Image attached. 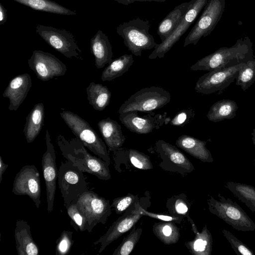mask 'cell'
Wrapping results in <instances>:
<instances>
[{
  "label": "cell",
  "mask_w": 255,
  "mask_h": 255,
  "mask_svg": "<svg viewBox=\"0 0 255 255\" xmlns=\"http://www.w3.org/2000/svg\"><path fill=\"white\" fill-rule=\"evenodd\" d=\"M191 0L176 6L159 23L157 34L161 42H163L173 32L186 13Z\"/></svg>",
  "instance_id": "25"
},
{
  "label": "cell",
  "mask_w": 255,
  "mask_h": 255,
  "mask_svg": "<svg viewBox=\"0 0 255 255\" xmlns=\"http://www.w3.org/2000/svg\"><path fill=\"white\" fill-rule=\"evenodd\" d=\"M90 49L94 56L97 68H102L113 61L112 45L108 36L101 30L91 38Z\"/></svg>",
  "instance_id": "23"
},
{
  "label": "cell",
  "mask_w": 255,
  "mask_h": 255,
  "mask_svg": "<svg viewBox=\"0 0 255 255\" xmlns=\"http://www.w3.org/2000/svg\"><path fill=\"white\" fill-rule=\"evenodd\" d=\"M142 232L141 227L136 228L134 226L129 234L125 237L120 244L115 249L113 255H129L133 251L135 246L138 242Z\"/></svg>",
  "instance_id": "34"
},
{
  "label": "cell",
  "mask_w": 255,
  "mask_h": 255,
  "mask_svg": "<svg viewBox=\"0 0 255 255\" xmlns=\"http://www.w3.org/2000/svg\"><path fill=\"white\" fill-rule=\"evenodd\" d=\"M60 115L73 133L86 147L110 164L111 159L105 142L85 120L69 111H63Z\"/></svg>",
  "instance_id": "5"
},
{
  "label": "cell",
  "mask_w": 255,
  "mask_h": 255,
  "mask_svg": "<svg viewBox=\"0 0 255 255\" xmlns=\"http://www.w3.org/2000/svg\"><path fill=\"white\" fill-rule=\"evenodd\" d=\"M36 31L49 45L67 58L83 59L82 51L70 32L40 24L36 26Z\"/></svg>",
  "instance_id": "10"
},
{
  "label": "cell",
  "mask_w": 255,
  "mask_h": 255,
  "mask_svg": "<svg viewBox=\"0 0 255 255\" xmlns=\"http://www.w3.org/2000/svg\"><path fill=\"white\" fill-rule=\"evenodd\" d=\"M207 141L184 134L180 136L175 142L177 147L203 162L211 163L213 158L210 151L206 147Z\"/></svg>",
  "instance_id": "24"
},
{
  "label": "cell",
  "mask_w": 255,
  "mask_h": 255,
  "mask_svg": "<svg viewBox=\"0 0 255 255\" xmlns=\"http://www.w3.org/2000/svg\"><path fill=\"white\" fill-rule=\"evenodd\" d=\"M208 0H191L188 10L178 26L172 34L163 42L156 44L154 50L148 56L149 59H154L157 57L163 58L165 54L171 49L194 22L200 12L204 9Z\"/></svg>",
  "instance_id": "12"
},
{
  "label": "cell",
  "mask_w": 255,
  "mask_h": 255,
  "mask_svg": "<svg viewBox=\"0 0 255 255\" xmlns=\"http://www.w3.org/2000/svg\"><path fill=\"white\" fill-rule=\"evenodd\" d=\"M225 186L245 204L255 199V187L253 186L232 181L226 183Z\"/></svg>",
  "instance_id": "35"
},
{
  "label": "cell",
  "mask_w": 255,
  "mask_h": 255,
  "mask_svg": "<svg viewBox=\"0 0 255 255\" xmlns=\"http://www.w3.org/2000/svg\"><path fill=\"white\" fill-rule=\"evenodd\" d=\"M170 94L160 87L144 88L132 94L122 104L119 114L130 112H150L160 109L170 101Z\"/></svg>",
  "instance_id": "6"
},
{
  "label": "cell",
  "mask_w": 255,
  "mask_h": 255,
  "mask_svg": "<svg viewBox=\"0 0 255 255\" xmlns=\"http://www.w3.org/2000/svg\"><path fill=\"white\" fill-rule=\"evenodd\" d=\"M174 222L163 221L156 222L153 225V233L165 245L175 244L180 237V228Z\"/></svg>",
  "instance_id": "31"
},
{
  "label": "cell",
  "mask_w": 255,
  "mask_h": 255,
  "mask_svg": "<svg viewBox=\"0 0 255 255\" xmlns=\"http://www.w3.org/2000/svg\"><path fill=\"white\" fill-rule=\"evenodd\" d=\"M151 24L150 20L137 17L121 23L116 28L125 46L135 56H140L143 50L154 48L157 44L149 33Z\"/></svg>",
  "instance_id": "3"
},
{
  "label": "cell",
  "mask_w": 255,
  "mask_h": 255,
  "mask_svg": "<svg viewBox=\"0 0 255 255\" xmlns=\"http://www.w3.org/2000/svg\"><path fill=\"white\" fill-rule=\"evenodd\" d=\"M140 199L137 195L128 193L127 195L116 198L111 204L112 208L118 215L124 214L130 207L134 204L139 202Z\"/></svg>",
  "instance_id": "38"
},
{
  "label": "cell",
  "mask_w": 255,
  "mask_h": 255,
  "mask_svg": "<svg viewBox=\"0 0 255 255\" xmlns=\"http://www.w3.org/2000/svg\"><path fill=\"white\" fill-rule=\"evenodd\" d=\"M86 92L89 103L95 110L102 111L109 105L112 94L106 86L92 82Z\"/></svg>",
  "instance_id": "28"
},
{
  "label": "cell",
  "mask_w": 255,
  "mask_h": 255,
  "mask_svg": "<svg viewBox=\"0 0 255 255\" xmlns=\"http://www.w3.org/2000/svg\"><path fill=\"white\" fill-rule=\"evenodd\" d=\"M45 140L47 149L42 155L41 163L46 186L47 209L48 213H50L53 210L58 170L54 148L48 129L46 130Z\"/></svg>",
  "instance_id": "18"
},
{
  "label": "cell",
  "mask_w": 255,
  "mask_h": 255,
  "mask_svg": "<svg viewBox=\"0 0 255 255\" xmlns=\"http://www.w3.org/2000/svg\"><path fill=\"white\" fill-rule=\"evenodd\" d=\"M137 112H130L119 115L122 124L131 131L137 134L150 133L163 125L168 124L171 120L167 117L166 113L160 114L150 112L140 116Z\"/></svg>",
  "instance_id": "17"
},
{
  "label": "cell",
  "mask_w": 255,
  "mask_h": 255,
  "mask_svg": "<svg viewBox=\"0 0 255 255\" xmlns=\"http://www.w3.org/2000/svg\"><path fill=\"white\" fill-rule=\"evenodd\" d=\"M113 152L117 171L122 164L125 165L126 169L130 167L144 170L153 168L149 156L136 149L122 147Z\"/></svg>",
  "instance_id": "20"
},
{
  "label": "cell",
  "mask_w": 255,
  "mask_h": 255,
  "mask_svg": "<svg viewBox=\"0 0 255 255\" xmlns=\"http://www.w3.org/2000/svg\"><path fill=\"white\" fill-rule=\"evenodd\" d=\"M57 143L63 156L84 172L108 180L111 178L109 164L99 157L92 155L77 137L67 140L62 135L57 137Z\"/></svg>",
  "instance_id": "1"
},
{
  "label": "cell",
  "mask_w": 255,
  "mask_h": 255,
  "mask_svg": "<svg viewBox=\"0 0 255 255\" xmlns=\"http://www.w3.org/2000/svg\"><path fill=\"white\" fill-rule=\"evenodd\" d=\"M222 233L224 237L231 245L237 255H254L253 251L244 243L237 238L232 233L226 229H223Z\"/></svg>",
  "instance_id": "40"
},
{
  "label": "cell",
  "mask_w": 255,
  "mask_h": 255,
  "mask_svg": "<svg viewBox=\"0 0 255 255\" xmlns=\"http://www.w3.org/2000/svg\"><path fill=\"white\" fill-rule=\"evenodd\" d=\"M8 164H5L2 160L1 156H0V183L2 180V176L5 170L8 167Z\"/></svg>",
  "instance_id": "45"
},
{
  "label": "cell",
  "mask_w": 255,
  "mask_h": 255,
  "mask_svg": "<svg viewBox=\"0 0 255 255\" xmlns=\"http://www.w3.org/2000/svg\"><path fill=\"white\" fill-rule=\"evenodd\" d=\"M32 86V80L28 73L19 74L10 80L2 96L9 101L8 110L16 111L26 98Z\"/></svg>",
  "instance_id": "19"
},
{
  "label": "cell",
  "mask_w": 255,
  "mask_h": 255,
  "mask_svg": "<svg viewBox=\"0 0 255 255\" xmlns=\"http://www.w3.org/2000/svg\"><path fill=\"white\" fill-rule=\"evenodd\" d=\"M41 192L40 175L36 167L34 165L23 166L14 177L12 192L16 195L28 196L38 208Z\"/></svg>",
  "instance_id": "16"
},
{
  "label": "cell",
  "mask_w": 255,
  "mask_h": 255,
  "mask_svg": "<svg viewBox=\"0 0 255 255\" xmlns=\"http://www.w3.org/2000/svg\"><path fill=\"white\" fill-rule=\"evenodd\" d=\"M83 172L68 160L61 162L57 180L65 207L75 202L82 194L89 190Z\"/></svg>",
  "instance_id": "7"
},
{
  "label": "cell",
  "mask_w": 255,
  "mask_h": 255,
  "mask_svg": "<svg viewBox=\"0 0 255 255\" xmlns=\"http://www.w3.org/2000/svg\"><path fill=\"white\" fill-rule=\"evenodd\" d=\"M28 65L37 77L44 82L64 75L67 70L65 64L55 55L42 50L32 52Z\"/></svg>",
  "instance_id": "15"
},
{
  "label": "cell",
  "mask_w": 255,
  "mask_h": 255,
  "mask_svg": "<svg viewBox=\"0 0 255 255\" xmlns=\"http://www.w3.org/2000/svg\"><path fill=\"white\" fill-rule=\"evenodd\" d=\"M253 213L255 214V199L245 204Z\"/></svg>",
  "instance_id": "46"
},
{
  "label": "cell",
  "mask_w": 255,
  "mask_h": 255,
  "mask_svg": "<svg viewBox=\"0 0 255 255\" xmlns=\"http://www.w3.org/2000/svg\"><path fill=\"white\" fill-rule=\"evenodd\" d=\"M44 119V107L42 103L34 105L26 118L23 132L27 142H33L40 133Z\"/></svg>",
  "instance_id": "26"
},
{
  "label": "cell",
  "mask_w": 255,
  "mask_h": 255,
  "mask_svg": "<svg viewBox=\"0 0 255 255\" xmlns=\"http://www.w3.org/2000/svg\"><path fill=\"white\" fill-rule=\"evenodd\" d=\"M238 109L236 102L224 99L215 103L209 110L207 117L211 122H218L226 119H232L236 116Z\"/></svg>",
  "instance_id": "29"
},
{
  "label": "cell",
  "mask_w": 255,
  "mask_h": 255,
  "mask_svg": "<svg viewBox=\"0 0 255 255\" xmlns=\"http://www.w3.org/2000/svg\"><path fill=\"white\" fill-rule=\"evenodd\" d=\"M132 54H124L109 64L101 75L103 81H110L127 72L133 63Z\"/></svg>",
  "instance_id": "30"
},
{
  "label": "cell",
  "mask_w": 255,
  "mask_h": 255,
  "mask_svg": "<svg viewBox=\"0 0 255 255\" xmlns=\"http://www.w3.org/2000/svg\"><path fill=\"white\" fill-rule=\"evenodd\" d=\"M120 4H124V5H128L129 4L132 3L135 1L138 2H163L166 1L167 0H114Z\"/></svg>",
  "instance_id": "43"
},
{
  "label": "cell",
  "mask_w": 255,
  "mask_h": 255,
  "mask_svg": "<svg viewBox=\"0 0 255 255\" xmlns=\"http://www.w3.org/2000/svg\"><path fill=\"white\" fill-rule=\"evenodd\" d=\"M142 200L143 198L130 207L112 224L103 236L94 242V245H100L99 253H102L111 243L135 226L143 216L141 212V206H145L144 204H141Z\"/></svg>",
  "instance_id": "13"
},
{
  "label": "cell",
  "mask_w": 255,
  "mask_h": 255,
  "mask_svg": "<svg viewBox=\"0 0 255 255\" xmlns=\"http://www.w3.org/2000/svg\"><path fill=\"white\" fill-rule=\"evenodd\" d=\"M73 232L64 230L57 240L56 243V254L57 255H68L74 244L72 238Z\"/></svg>",
  "instance_id": "39"
},
{
  "label": "cell",
  "mask_w": 255,
  "mask_h": 255,
  "mask_svg": "<svg viewBox=\"0 0 255 255\" xmlns=\"http://www.w3.org/2000/svg\"><path fill=\"white\" fill-rule=\"evenodd\" d=\"M245 64L209 71L199 78L195 91L208 95L225 89L236 79Z\"/></svg>",
  "instance_id": "14"
},
{
  "label": "cell",
  "mask_w": 255,
  "mask_h": 255,
  "mask_svg": "<svg viewBox=\"0 0 255 255\" xmlns=\"http://www.w3.org/2000/svg\"><path fill=\"white\" fill-rule=\"evenodd\" d=\"M16 249L18 255H38L39 248L31 233L30 226L23 220H18L14 230Z\"/></svg>",
  "instance_id": "22"
},
{
  "label": "cell",
  "mask_w": 255,
  "mask_h": 255,
  "mask_svg": "<svg viewBox=\"0 0 255 255\" xmlns=\"http://www.w3.org/2000/svg\"><path fill=\"white\" fill-rule=\"evenodd\" d=\"M98 127L109 151L114 152L122 147L126 137L117 121L108 117L100 121Z\"/></svg>",
  "instance_id": "21"
},
{
  "label": "cell",
  "mask_w": 255,
  "mask_h": 255,
  "mask_svg": "<svg viewBox=\"0 0 255 255\" xmlns=\"http://www.w3.org/2000/svg\"><path fill=\"white\" fill-rule=\"evenodd\" d=\"M7 10L0 3V24H4L7 20Z\"/></svg>",
  "instance_id": "44"
},
{
  "label": "cell",
  "mask_w": 255,
  "mask_h": 255,
  "mask_svg": "<svg viewBox=\"0 0 255 255\" xmlns=\"http://www.w3.org/2000/svg\"><path fill=\"white\" fill-rule=\"evenodd\" d=\"M154 151L162 161L159 166L163 170L185 176L195 170L191 162L177 147L163 140H157Z\"/></svg>",
  "instance_id": "11"
},
{
  "label": "cell",
  "mask_w": 255,
  "mask_h": 255,
  "mask_svg": "<svg viewBox=\"0 0 255 255\" xmlns=\"http://www.w3.org/2000/svg\"><path fill=\"white\" fill-rule=\"evenodd\" d=\"M252 135L253 142L254 144L255 145V128H254L253 129V131L252 133Z\"/></svg>",
  "instance_id": "47"
},
{
  "label": "cell",
  "mask_w": 255,
  "mask_h": 255,
  "mask_svg": "<svg viewBox=\"0 0 255 255\" xmlns=\"http://www.w3.org/2000/svg\"><path fill=\"white\" fill-rule=\"evenodd\" d=\"M194 233L195 234L194 238L184 243L189 252L193 255H211L213 239L207 225L204 226L201 232L197 230Z\"/></svg>",
  "instance_id": "27"
},
{
  "label": "cell",
  "mask_w": 255,
  "mask_h": 255,
  "mask_svg": "<svg viewBox=\"0 0 255 255\" xmlns=\"http://www.w3.org/2000/svg\"><path fill=\"white\" fill-rule=\"evenodd\" d=\"M145 206H142L141 212L143 216L149 217L152 218L158 219L163 221L174 222L176 223L180 224L184 217L182 216H175L170 214H165L162 213H155L149 212L146 210Z\"/></svg>",
  "instance_id": "42"
},
{
  "label": "cell",
  "mask_w": 255,
  "mask_h": 255,
  "mask_svg": "<svg viewBox=\"0 0 255 255\" xmlns=\"http://www.w3.org/2000/svg\"><path fill=\"white\" fill-rule=\"evenodd\" d=\"M191 203L186 194L181 193L169 198L166 202V207L169 214L175 216L186 217L192 226L195 225L189 216Z\"/></svg>",
  "instance_id": "33"
},
{
  "label": "cell",
  "mask_w": 255,
  "mask_h": 255,
  "mask_svg": "<svg viewBox=\"0 0 255 255\" xmlns=\"http://www.w3.org/2000/svg\"><path fill=\"white\" fill-rule=\"evenodd\" d=\"M218 197L217 200L209 196L207 204L210 213L238 231H255V223L237 203L220 193Z\"/></svg>",
  "instance_id": "4"
},
{
  "label": "cell",
  "mask_w": 255,
  "mask_h": 255,
  "mask_svg": "<svg viewBox=\"0 0 255 255\" xmlns=\"http://www.w3.org/2000/svg\"><path fill=\"white\" fill-rule=\"evenodd\" d=\"M31 8L55 14L75 15L76 12L51 0H13Z\"/></svg>",
  "instance_id": "32"
},
{
  "label": "cell",
  "mask_w": 255,
  "mask_h": 255,
  "mask_svg": "<svg viewBox=\"0 0 255 255\" xmlns=\"http://www.w3.org/2000/svg\"><path fill=\"white\" fill-rule=\"evenodd\" d=\"M254 58L253 43L248 36L237 40L230 47H221L197 61L190 67L192 71H212L246 63Z\"/></svg>",
  "instance_id": "2"
},
{
  "label": "cell",
  "mask_w": 255,
  "mask_h": 255,
  "mask_svg": "<svg viewBox=\"0 0 255 255\" xmlns=\"http://www.w3.org/2000/svg\"><path fill=\"white\" fill-rule=\"evenodd\" d=\"M225 8V0H209L194 26L185 39L183 47L195 45L202 37L209 35L221 19Z\"/></svg>",
  "instance_id": "9"
},
{
  "label": "cell",
  "mask_w": 255,
  "mask_h": 255,
  "mask_svg": "<svg viewBox=\"0 0 255 255\" xmlns=\"http://www.w3.org/2000/svg\"><path fill=\"white\" fill-rule=\"evenodd\" d=\"M236 85L246 91L255 82V59L245 64L236 78Z\"/></svg>",
  "instance_id": "36"
},
{
  "label": "cell",
  "mask_w": 255,
  "mask_h": 255,
  "mask_svg": "<svg viewBox=\"0 0 255 255\" xmlns=\"http://www.w3.org/2000/svg\"><path fill=\"white\" fill-rule=\"evenodd\" d=\"M195 115V113L192 109L182 110L177 113L169 124L173 126L183 127L190 123Z\"/></svg>",
  "instance_id": "41"
},
{
  "label": "cell",
  "mask_w": 255,
  "mask_h": 255,
  "mask_svg": "<svg viewBox=\"0 0 255 255\" xmlns=\"http://www.w3.org/2000/svg\"><path fill=\"white\" fill-rule=\"evenodd\" d=\"M75 202L86 218L88 232H91L98 224H105L112 214L110 201L91 190L84 192Z\"/></svg>",
  "instance_id": "8"
},
{
  "label": "cell",
  "mask_w": 255,
  "mask_h": 255,
  "mask_svg": "<svg viewBox=\"0 0 255 255\" xmlns=\"http://www.w3.org/2000/svg\"><path fill=\"white\" fill-rule=\"evenodd\" d=\"M67 213L70 218V224L77 231L84 232L87 230V221L85 216L78 210L75 202L66 207Z\"/></svg>",
  "instance_id": "37"
}]
</instances>
